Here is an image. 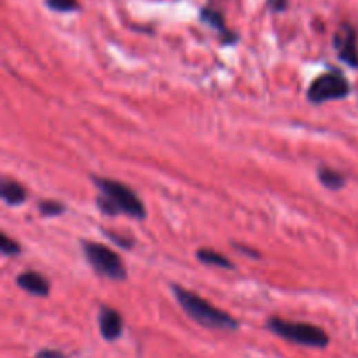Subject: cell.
<instances>
[{
  "label": "cell",
  "instance_id": "277c9868",
  "mask_svg": "<svg viewBox=\"0 0 358 358\" xmlns=\"http://www.w3.org/2000/svg\"><path fill=\"white\" fill-rule=\"evenodd\" d=\"M81 246L82 254H84V257H86V261L90 262V266L97 275L114 281L126 280L128 271L117 252L95 241H82Z\"/></svg>",
  "mask_w": 358,
  "mask_h": 358
},
{
  "label": "cell",
  "instance_id": "3957f363",
  "mask_svg": "<svg viewBox=\"0 0 358 358\" xmlns=\"http://www.w3.org/2000/svg\"><path fill=\"white\" fill-rule=\"evenodd\" d=\"M266 327L272 334L290 341V343L302 344L310 348H325L328 344V336L324 328L311 324H301V321H287L284 318H269Z\"/></svg>",
  "mask_w": 358,
  "mask_h": 358
},
{
  "label": "cell",
  "instance_id": "7c38bea8",
  "mask_svg": "<svg viewBox=\"0 0 358 358\" xmlns=\"http://www.w3.org/2000/svg\"><path fill=\"white\" fill-rule=\"evenodd\" d=\"M196 259L199 262L206 266H215V268H222V269H235L236 266L229 261L226 255L219 254L217 250H212V248H199L196 252Z\"/></svg>",
  "mask_w": 358,
  "mask_h": 358
},
{
  "label": "cell",
  "instance_id": "5bb4252c",
  "mask_svg": "<svg viewBox=\"0 0 358 358\" xmlns=\"http://www.w3.org/2000/svg\"><path fill=\"white\" fill-rule=\"evenodd\" d=\"M44 2L54 12H75L81 9L77 0H44Z\"/></svg>",
  "mask_w": 358,
  "mask_h": 358
},
{
  "label": "cell",
  "instance_id": "6da1fadb",
  "mask_svg": "<svg viewBox=\"0 0 358 358\" xmlns=\"http://www.w3.org/2000/svg\"><path fill=\"white\" fill-rule=\"evenodd\" d=\"M93 183L100 190L97 196V206L105 215H128L135 220L146 219V205L135 195L131 187L103 177H93Z\"/></svg>",
  "mask_w": 358,
  "mask_h": 358
},
{
  "label": "cell",
  "instance_id": "9c48e42d",
  "mask_svg": "<svg viewBox=\"0 0 358 358\" xmlns=\"http://www.w3.org/2000/svg\"><path fill=\"white\" fill-rule=\"evenodd\" d=\"M16 284H18V287L21 288V290H25L26 294L37 295V297H48L49 290H51L49 281L37 271L21 272V275H18V278H16Z\"/></svg>",
  "mask_w": 358,
  "mask_h": 358
},
{
  "label": "cell",
  "instance_id": "9a60e30c",
  "mask_svg": "<svg viewBox=\"0 0 358 358\" xmlns=\"http://www.w3.org/2000/svg\"><path fill=\"white\" fill-rule=\"evenodd\" d=\"M0 252L4 255H18L21 252V246L8 235H2L0 236Z\"/></svg>",
  "mask_w": 358,
  "mask_h": 358
},
{
  "label": "cell",
  "instance_id": "4fadbf2b",
  "mask_svg": "<svg viewBox=\"0 0 358 358\" xmlns=\"http://www.w3.org/2000/svg\"><path fill=\"white\" fill-rule=\"evenodd\" d=\"M39 212L44 217H57L67 212V206L57 199H44V201L39 203Z\"/></svg>",
  "mask_w": 358,
  "mask_h": 358
},
{
  "label": "cell",
  "instance_id": "ba28073f",
  "mask_svg": "<svg viewBox=\"0 0 358 358\" xmlns=\"http://www.w3.org/2000/svg\"><path fill=\"white\" fill-rule=\"evenodd\" d=\"M199 19H201L205 25L212 26L213 30H217V34H219L220 42H222V44L231 46V44H236V42H238V35H236L235 32H232L231 28L226 25L224 16H222V12L220 11H217V9L210 8V6L201 8V11H199Z\"/></svg>",
  "mask_w": 358,
  "mask_h": 358
},
{
  "label": "cell",
  "instance_id": "ac0fdd59",
  "mask_svg": "<svg viewBox=\"0 0 358 358\" xmlns=\"http://www.w3.org/2000/svg\"><path fill=\"white\" fill-rule=\"evenodd\" d=\"M232 246H235V248L239 252V254L246 255V257H252V259H261L262 257V255L259 254V252L255 250V248H250V246H245V245H241V243H232Z\"/></svg>",
  "mask_w": 358,
  "mask_h": 358
},
{
  "label": "cell",
  "instance_id": "8992f818",
  "mask_svg": "<svg viewBox=\"0 0 358 358\" xmlns=\"http://www.w3.org/2000/svg\"><path fill=\"white\" fill-rule=\"evenodd\" d=\"M334 48L337 51V57L350 67L358 68V46H357V32L351 25H343L336 35H334Z\"/></svg>",
  "mask_w": 358,
  "mask_h": 358
},
{
  "label": "cell",
  "instance_id": "30bf717a",
  "mask_svg": "<svg viewBox=\"0 0 358 358\" xmlns=\"http://www.w3.org/2000/svg\"><path fill=\"white\" fill-rule=\"evenodd\" d=\"M0 196L9 206H19L26 201L25 187L11 179H4L0 182Z\"/></svg>",
  "mask_w": 358,
  "mask_h": 358
},
{
  "label": "cell",
  "instance_id": "d6986e66",
  "mask_svg": "<svg viewBox=\"0 0 358 358\" xmlns=\"http://www.w3.org/2000/svg\"><path fill=\"white\" fill-rule=\"evenodd\" d=\"M35 358H67V357L58 350H41L37 351Z\"/></svg>",
  "mask_w": 358,
  "mask_h": 358
},
{
  "label": "cell",
  "instance_id": "52a82bcc",
  "mask_svg": "<svg viewBox=\"0 0 358 358\" xmlns=\"http://www.w3.org/2000/svg\"><path fill=\"white\" fill-rule=\"evenodd\" d=\"M98 327H100V334L105 341L119 339L124 328L123 317L114 308L100 306V311H98Z\"/></svg>",
  "mask_w": 358,
  "mask_h": 358
},
{
  "label": "cell",
  "instance_id": "2e32d148",
  "mask_svg": "<svg viewBox=\"0 0 358 358\" xmlns=\"http://www.w3.org/2000/svg\"><path fill=\"white\" fill-rule=\"evenodd\" d=\"M103 232L105 235L108 236V238L112 239L114 243H116V245H119L121 248H126V250H130L131 246L135 245V241L131 238H126V236H124V238H121L119 235H116V232H112V231H107V229H103Z\"/></svg>",
  "mask_w": 358,
  "mask_h": 358
},
{
  "label": "cell",
  "instance_id": "5b68a950",
  "mask_svg": "<svg viewBox=\"0 0 358 358\" xmlns=\"http://www.w3.org/2000/svg\"><path fill=\"white\" fill-rule=\"evenodd\" d=\"M351 91L348 79L339 70H328L325 74L318 75L311 86L308 88L306 97L311 103L320 105L325 101L343 100Z\"/></svg>",
  "mask_w": 358,
  "mask_h": 358
},
{
  "label": "cell",
  "instance_id": "e0dca14e",
  "mask_svg": "<svg viewBox=\"0 0 358 358\" xmlns=\"http://www.w3.org/2000/svg\"><path fill=\"white\" fill-rule=\"evenodd\" d=\"M266 6L272 12H284L288 8V0H266Z\"/></svg>",
  "mask_w": 358,
  "mask_h": 358
},
{
  "label": "cell",
  "instance_id": "7a4b0ae2",
  "mask_svg": "<svg viewBox=\"0 0 358 358\" xmlns=\"http://www.w3.org/2000/svg\"><path fill=\"white\" fill-rule=\"evenodd\" d=\"M172 292L175 295L177 302H179V306L196 324L203 325L206 328H217V330H236L239 327L236 318L215 308L212 302L205 301L198 294H192V292L180 287V285H172Z\"/></svg>",
  "mask_w": 358,
  "mask_h": 358
},
{
  "label": "cell",
  "instance_id": "8fae6325",
  "mask_svg": "<svg viewBox=\"0 0 358 358\" xmlns=\"http://www.w3.org/2000/svg\"><path fill=\"white\" fill-rule=\"evenodd\" d=\"M317 175L321 186L328 190H339L346 186V177L341 172H337V170L328 168V166H320Z\"/></svg>",
  "mask_w": 358,
  "mask_h": 358
}]
</instances>
